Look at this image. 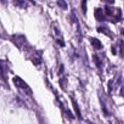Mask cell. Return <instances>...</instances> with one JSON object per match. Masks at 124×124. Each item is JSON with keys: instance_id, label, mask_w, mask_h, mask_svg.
<instances>
[{"instance_id": "4", "label": "cell", "mask_w": 124, "mask_h": 124, "mask_svg": "<svg viewBox=\"0 0 124 124\" xmlns=\"http://www.w3.org/2000/svg\"><path fill=\"white\" fill-rule=\"evenodd\" d=\"M93 58H94V61H95L96 65V66L98 67V69H102V62L99 59L98 56L94 55L93 56Z\"/></svg>"}, {"instance_id": "3", "label": "cell", "mask_w": 124, "mask_h": 124, "mask_svg": "<svg viewBox=\"0 0 124 124\" xmlns=\"http://www.w3.org/2000/svg\"><path fill=\"white\" fill-rule=\"evenodd\" d=\"M95 16L98 21H104L105 20V16L102 14V11L101 8H97L95 10Z\"/></svg>"}, {"instance_id": "5", "label": "cell", "mask_w": 124, "mask_h": 124, "mask_svg": "<svg viewBox=\"0 0 124 124\" xmlns=\"http://www.w3.org/2000/svg\"><path fill=\"white\" fill-rule=\"evenodd\" d=\"M57 3H58V6L60 7H61L64 10H66L68 8V6L66 2L64 1H57Z\"/></svg>"}, {"instance_id": "2", "label": "cell", "mask_w": 124, "mask_h": 124, "mask_svg": "<svg viewBox=\"0 0 124 124\" xmlns=\"http://www.w3.org/2000/svg\"><path fill=\"white\" fill-rule=\"evenodd\" d=\"M91 43H92V46L96 49H101V48H102L101 42L97 38H91Z\"/></svg>"}, {"instance_id": "1", "label": "cell", "mask_w": 124, "mask_h": 124, "mask_svg": "<svg viewBox=\"0 0 124 124\" xmlns=\"http://www.w3.org/2000/svg\"><path fill=\"white\" fill-rule=\"evenodd\" d=\"M13 82H14L15 85L16 87H18V88H22V89L24 90L25 92V93H27V94H29L28 92H29V87L21 79L19 78L18 77H15L13 79Z\"/></svg>"}]
</instances>
